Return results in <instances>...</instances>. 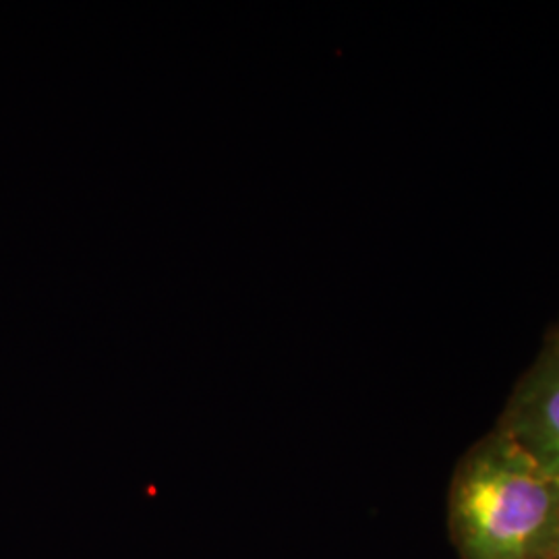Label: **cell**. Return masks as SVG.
<instances>
[{
	"label": "cell",
	"mask_w": 559,
	"mask_h": 559,
	"mask_svg": "<svg viewBox=\"0 0 559 559\" xmlns=\"http://www.w3.org/2000/svg\"><path fill=\"white\" fill-rule=\"evenodd\" d=\"M448 528L460 559H559V480L493 427L454 471Z\"/></svg>",
	"instance_id": "1"
},
{
	"label": "cell",
	"mask_w": 559,
	"mask_h": 559,
	"mask_svg": "<svg viewBox=\"0 0 559 559\" xmlns=\"http://www.w3.org/2000/svg\"><path fill=\"white\" fill-rule=\"evenodd\" d=\"M496 429L559 480V348L545 342L520 378Z\"/></svg>",
	"instance_id": "2"
},
{
	"label": "cell",
	"mask_w": 559,
	"mask_h": 559,
	"mask_svg": "<svg viewBox=\"0 0 559 559\" xmlns=\"http://www.w3.org/2000/svg\"><path fill=\"white\" fill-rule=\"evenodd\" d=\"M545 342H549V344H554V346H558L559 348V321L554 325V330L549 332V336H547Z\"/></svg>",
	"instance_id": "3"
}]
</instances>
